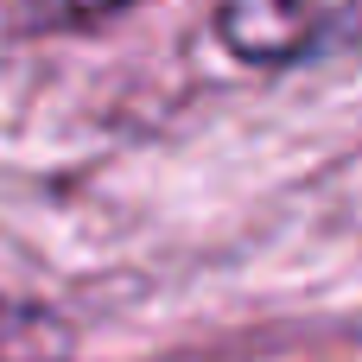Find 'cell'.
Listing matches in <instances>:
<instances>
[{"mask_svg": "<svg viewBox=\"0 0 362 362\" xmlns=\"http://www.w3.org/2000/svg\"><path fill=\"white\" fill-rule=\"evenodd\" d=\"M216 32L242 64L286 70L362 38V0H223Z\"/></svg>", "mask_w": 362, "mask_h": 362, "instance_id": "obj_1", "label": "cell"}, {"mask_svg": "<svg viewBox=\"0 0 362 362\" xmlns=\"http://www.w3.org/2000/svg\"><path fill=\"white\" fill-rule=\"evenodd\" d=\"M115 6H127V0H38V19H57V25H70V19L115 13Z\"/></svg>", "mask_w": 362, "mask_h": 362, "instance_id": "obj_3", "label": "cell"}, {"mask_svg": "<svg viewBox=\"0 0 362 362\" xmlns=\"http://www.w3.org/2000/svg\"><path fill=\"white\" fill-rule=\"evenodd\" d=\"M70 356V325L25 305V299H0V362H64Z\"/></svg>", "mask_w": 362, "mask_h": 362, "instance_id": "obj_2", "label": "cell"}]
</instances>
